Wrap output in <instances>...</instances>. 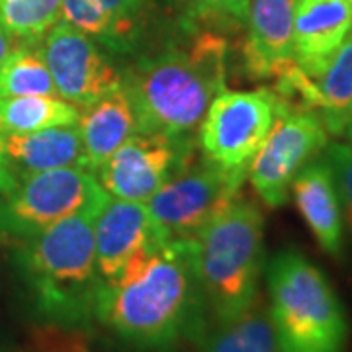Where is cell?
<instances>
[{"label": "cell", "mask_w": 352, "mask_h": 352, "mask_svg": "<svg viewBox=\"0 0 352 352\" xmlns=\"http://www.w3.org/2000/svg\"><path fill=\"white\" fill-rule=\"evenodd\" d=\"M268 311L278 352H346L351 325L327 274L296 249L266 264Z\"/></svg>", "instance_id": "obj_4"}, {"label": "cell", "mask_w": 352, "mask_h": 352, "mask_svg": "<svg viewBox=\"0 0 352 352\" xmlns=\"http://www.w3.org/2000/svg\"><path fill=\"white\" fill-rule=\"evenodd\" d=\"M352 32L349 0H298L294 14V61L319 78Z\"/></svg>", "instance_id": "obj_14"}, {"label": "cell", "mask_w": 352, "mask_h": 352, "mask_svg": "<svg viewBox=\"0 0 352 352\" xmlns=\"http://www.w3.org/2000/svg\"><path fill=\"white\" fill-rule=\"evenodd\" d=\"M349 2H352V0H349Z\"/></svg>", "instance_id": "obj_30"}, {"label": "cell", "mask_w": 352, "mask_h": 352, "mask_svg": "<svg viewBox=\"0 0 352 352\" xmlns=\"http://www.w3.org/2000/svg\"><path fill=\"white\" fill-rule=\"evenodd\" d=\"M80 108L59 96L0 98V133H30L47 127L76 126Z\"/></svg>", "instance_id": "obj_20"}, {"label": "cell", "mask_w": 352, "mask_h": 352, "mask_svg": "<svg viewBox=\"0 0 352 352\" xmlns=\"http://www.w3.org/2000/svg\"><path fill=\"white\" fill-rule=\"evenodd\" d=\"M296 6L298 0H249L243 69L251 78H274L294 63Z\"/></svg>", "instance_id": "obj_13"}, {"label": "cell", "mask_w": 352, "mask_h": 352, "mask_svg": "<svg viewBox=\"0 0 352 352\" xmlns=\"http://www.w3.org/2000/svg\"><path fill=\"white\" fill-rule=\"evenodd\" d=\"M39 47L57 96L80 110L122 87V71H118L98 43L63 20L43 36Z\"/></svg>", "instance_id": "obj_11"}, {"label": "cell", "mask_w": 352, "mask_h": 352, "mask_svg": "<svg viewBox=\"0 0 352 352\" xmlns=\"http://www.w3.org/2000/svg\"><path fill=\"white\" fill-rule=\"evenodd\" d=\"M14 47H16L14 39L8 36V32L4 30V25L0 22V65L6 61V57L12 53Z\"/></svg>", "instance_id": "obj_27"}, {"label": "cell", "mask_w": 352, "mask_h": 352, "mask_svg": "<svg viewBox=\"0 0 352 352\" xmlns=\"http://www.w3.org/2000/svg\"><path fill=\"white\" fill-rule=\"evenodd\" d=\"M323 157L335 176L340 210H342V221L352 233V147L349 143L333 141L325 145Z\"/></svg>", "instance_id": "obj_25"}, {"label": "cell", "mask_w": 352, "mask_h": 352, "mask_svg": "<svg viewBox=\"0 0 352 352\" xmlns=\"http://www.w3.org/2000/svg\"><path fill=\"white\" fill-rule=\"evenodd\" d=\"M61 20V0H0V22L16 45L38 43Z\"/></svg>", "instance_id": "obj_22"}, {"label": "cell", "mask_w": 352, "mask_h": 352, "mask_svg": "<svg viewBox=\"0 0 352 352\" xmlns=\"http://www.w3.org/2000/svg\"><path fill=\"white\" fill-rule=\"evenodd\" d=\"M226 38L196 32L184 43L143 55L122 73L139 131L198 139L210 104L226 88Z\"/></svg>", "instance_id": "obj_3"}, {"label": "cell", "mask_w": 352, "mask_h": 352, "mask_svg": "<svg viewBox=\"0 0 352 352\" xmlns=\"http://www.w3.org/2000/svg\"><path fill=\"white\" fill-rule=\"evenodd\" d=\"M247 173L227 170L201 157L157 190L145 208L166 239H194L215 215L239 198Z\"/></svg>", "instance_id": "obj_7"}, {"label": "cell", "mask_w": 352, "mask_h": 352, "mask_svg": "<svg viewBox=\"0 0 352 352\" xmlns=\"http://www.w3.org/2000/svg\"><path fill=\"white\" fill-rule=\"evenodd\" d=\"M289 192L319 247L335 258L340 256L344 221L335 176L323 155L303 164L292 180Z\"/></svg>", "instance_id": "obj_15"}, {"label": "cell", "mask_w": 352, "mask_h": 352, "mask_svg": "<svg viewBox=\"0 0 352 352\" xmlns=\"http://www.w3.org/2000/svg\"><path fill=\"white\" fill-rule=\"evenodd\" d=\"M14 186H16V180H14L12 175L8 173V168L4 166V163H2V157H0V194H4V192L12 190Z\"/></svg>", "instance_id": "obj_28"}, {"label": "cell", "mask_w": 352, "mask_h": 352, "mask_svg": "<svg viewBox=\"0 0 352 352\" xmlns=\"http://www.w3.org/2000/svg\"><path fill=\"white\" fill-rule=\"evenodd\" d=\"M208 311L217 325L235 319L261 296L264 215L249 198H235L194 237Z\"/></svg>", "instance_id": "obj_5"}, {"label": "cell", "mask_w": 352, "mask_h": 352, "mask_svg": "<svg viewBox=\"0 0 352 352\" xmlns=\"http://www.w3.org/2000/svg\"><path fill=\"white\" fill-rule=\"evenodd\" d=\"M85 212L14 245V266L28 302L47 331L85 337L96 321L102 276L94 252V219Z\"/></svg>", "instance_id": "obj_2"}, {"label": "cell", "mask_w": 352, "mask_h": 352, "mask_svg": "<svg viewBox=\"0 0 352 352\" xmlns=\"http://www.w3.org/2000/svg\"><path fill=\"white\" fill-rule=\"evenodd\" d=\"M198 139L138 131L96 168V178L110 198L145 201L194 161Z\"/></svg>", "instance_id": "obj_10"}, {"label": "cell", "mask_w": 352, "mask_h": 352, "mask_svg": "<svg viewBox=\"0 0 352 352\" xmlns=\"http://www.w3.org/2000/svg\"><path fill=\"white\" fill-rule=\"evenodd\" d=\"M14 96H57L39 41L16 45L0 65V98Z\"/></svg>", "instance_id": "obj_21"}, {"label": "cell", "mask_w": 352, "mask_h": 352, "mask_svg": "<svg viewBox=\"0 0 352 352\" xmlns=\"http://www.w3.org/2000/svg\"><path fill=\"white\" fill-rule=\"evenodd\" d=\"M61 20L112 51V22L100 0H61Z\"/></svg>", "instance_id": "obj_23"}, {"label": "cell", "mask_w": 352, "mask_h": 352, "mask_svg": "<svg viewBox=\"0 0 352 352\" xmlns=\"http://www.w3.org/2000/svg\"><path fill=\"white\" fill-rule=\"evenodd\" d=\"M340 135L346 139V143L352 147V120L346 124V126H344V129H342V133H340Z\"/></svg>", "instance_id": "obj_29"}, {"label": "cell", "mask_w": 352, "mask_h": 352, "mask_svg": "<svg viewBox=\"0 0 352 352\" xmlns=\"http://www.w3.org/2000/svg\"><path fill=\"white\" fill-rule=\"evenodd\" d=\"M327 143V129L315 110H294L278 104L276 120L247 168L258 198L268 208L284 206L292 180Z\"/></svg>", "instance_id": "obj_9"}, {"label": "cell", "mask_w": 352, "mask_h": 352, "mask_svg": "<svg viewBox=\"0 0 352 352\" xmlns=\"http://www.w3.org/2000/svg\"><path fill=\"white\" fill-rule=\"evenodd\" d=\"M163 241L168 239L155 227L145 204L110 198L94 219V252L102 282L118 276L135 252Z\"/></svg>", "instance_id": "obj_12"}, {"label": "cell", "mask_w": 352, "mask_h": 352, "mask_svg": "<svg viewBox=\"0 0 352 352\" xmlns=\"http://www.w3.org/2000/svg\"><path fill=\"white\" fill-rule=\"evenodd\" d=\"M200 12L233 18V20H247L249 0H190Z\"/></svg>", "instance_id": "obj_26"}, {"label": "cell", "mask_w": 352, "mask_h": 352, "mask_svg": "<svg viewBox=\"0 0 352 352\" xmlns=\"http://www.w3.org/2000/svg\"><path fill=\"white\" fill-rule=\"evenodd\" d=\"M208 314L196 239H168L135 252L118 276L102 282L96 302V321L139 351L204 340Z\"/></svg>", "instance_id": "obj_1"}, {"label": "cell", "mask_w": 352, "mask_h": 352, "mask_svg": "<svg viewBox=\"0 0 352 352\" xmlns=\"http://www.w3.org/2000/svg\"><path fill=\"white\" fill-rule=\"evenodd\" d=\"M204 352H278L268 303L258 296L249 309L204 337Z\"/></svg>", "instance_id": "obj_18"}, {"label": "cell", "mask_w": 352, "mask_h": 352, "mask_svg": "<svg viewBox=\"0 0 352 352\" xmlns=\"http://www.w3.org/2000/svg\"><path fill=\"white\" fill-rule=\"evenodd\" d=\"M278 98L270 88H223L201 120L198 147L201 157L227 170L247 173L278 113Z\"/></svg>", "instance_id": "obj_8"}, {"label": "cell", "mask_w": 352, "mask_h": 352, "mask_svg": "<svg viewBox=\"0 0 352 352\" xmlns=\"http://www.w3.org/2000/svg\"><path fill=\"white\" fill-rule=\"evenodd\" d=\"M76 127L82 139L87 168L96 173L118 147L139 131L138 113L124 85L82 108Z\"/></svg>", "instance_id": "obj_17"}, {"label": "cell", "mask_w": 352, "mask_h": 352, "mask_svg": "<svg viewBox=\"0 0 352 352\" xmlns=\"http://www.w3.org/2000/svg\"><path fill=\"white\" fill-rule=\"evenodd\" d=\"M317 113L327 133L340 135L352 120V32L331 59L323 75L315 78Z\"/></svg>", "instance_id": "obj_19"}, {"label": "cell", "mask_w": 352, "mask_h": 352, "mask_svg": "<svg viewBox=\"0 0 352 352\" xmlns=\"http://www.w3.org/2000/svg\"><path fill=\"white\" fill-rule=\"evenodd\" d=\"M0 157L16 182L43 170L87 166L76 126L47 127L30 133H0Z\"/></svg>", "instance_id": "obj_16"}, {"label": "cell", "mask_w": 352, "mask_h": 352, "mask_svg": "<svg viewBox=\"0 0 352 352\" xmlns=\"http://www.w3.org/2000/svg\"><path fill=\"white\" fill-rule=\"evenodd\" d=\"M108 200L110 196L87 166L25 176L0 194V243L20 245L71 215L100 212Z\"/></svg>", "instance_id": "obj_6"}, {"label": "cell", "mask_w": 352, "mask_h": 352, "mask_svg": "<svg viewBox=\"0 0 352 352\" xmlns=\"http://www.w3.org/2000/svg\"><path fill=\"white\" fill-rule=\"evenodd\" d=\"M100 4L112 22V51L129 53L139 39L145 0H100Z\"/></svg>", "instance_id": "obj_24"}]
</instances>
